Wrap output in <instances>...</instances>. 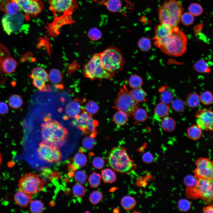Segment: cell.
<instances>
[{
	"instance_id": "58",
	"label": "cell",
	"mask_w": 213,
	"mask_h": 213,
	"mask_svg": "<svg viewBox=\"0 0 213 213\" xmlns=\"http://www.w3.org/2000/svg\"><path fill=\"white\" fill-rule=\"evenodd\" d=\"M9 107L7 103L4 102H0V114H4L7 113Z\"/></svg>"
},
{
	"instance_id": "6",
	"label": "cell",
	"mask_w": 213,
	"mask_h": 213,
	"mask_svg": "<svg viewBox=\"0 0 213 213\" xmlns=\"http://www.w3.org/2000/svg\"><path fill=\"white\" fill-rule=\"evenodd\" d=\"M99 54L101 64L108 71L115 74L122 70L125 61L121 52L118 48L110 46Z\"/></svg>"
},
{
	"instance_id": "27",
	"label": "cell",
	"mask_w": 213,
	"mask_h": 213,
	"mask_svg": "<svg viewBox=\"0 0 213 213\" xmlns=\"http://www.w3.org/2000/svg\"><path fill=\"white\" fill-rule=\"evenodd\" d=\"M188 137L193 140L199 139L202 135V130L197 125H191L187 130Z\"/></svg>"
},
{
	"instance_id": "62",
	"label": "cell",
	"mask_w": 213,
	"mask_h": 213,
	"mask_svg": "<svg viewBox=\"0 0 213 213\" xmlns=\"http://www.w3.org/2000/svg\"><path fill=\"white\" fill-rule=\"evenodd\" d=\"M1 160H2V159H1V154H0V164L1 163Z\"/></svg>"
},
{
	"instance_id": "46",
	"label": "cell",
	"mask_w": 213,
	"mask_h": 213,
	"mask_svg": "<svg viewBox=\"0 0 213 213\" xmlns=\"http://www.w3.org/2000/svg\"><path fill=\"white\" fill-rule=\"evenodd\" d=\"M96 143V141L94 138L90 136L85 137L82 141V144L83 147L88 150L92 149Z\"/></svg>"
},
{
	"instance_id": "23",
	"label": "cell",
	"mask_w": 213,
	"mask_h": 213,
	"mask_svg": "<svg viewBox=\"0 0 213 213\" xmlns=\"http://www.w3.org/2000/svg\"><path fill=\"white\" fill-rule=\"evenodd\" d=\"M10 56V52L7 48L0 43V84L4 82L7 79L2 68V62L5 58Z\"/></svg>"
},
{
	"instance_id": "44",
	"label": "cell",
	"mask_w": 213,
	"mask_h": 213,
	"mask_svg": "<svg viewBox=\"0 0 213 213\" xmlns=\"http://www.w3.org/2000/svg\"><path fill=\"white\" fill-rule=\"evenodd\" d=\"M171 103L172 108L176 112H181L184 109L185 104L181 99H178L173 100Z\"/></svg>"
},
{
	"instance_id": "16",
	"label": "cell",
	"mask_w": 213,
	"mask_h": 213,
	"mask_svg": "<svg viewBox=\"0 0 213 213\" xmlns=\"http://www.w3.org/2000/svg\"><path fill=\"white\" fill-rule=\"evenodd\" d=\"M172 32V28L168 24L160 23L157 26L153 38L154 45L159 48L170 38Z\"/></svg>"
},
{
	"instance_id": "4",
	"label": "cell",
	"mask_w": 213,
	"mask_h": 213,
	"mask_svg": "<svg viewBox=\"0 0 213 213\" xmlns=\"http://www.w3.org/2000/svg\"><path fill=\"white\" fill-rule=\"evenodd\" d=\"M108 161L113 170L120 173H127L136 168V165L124 147L113 148L109 153Z\"/></svg>"
},
{
	"instance_id": "26",
	"label": "cell",
	"mask_w": 213,
	"mask_h": 213,
	"mask_svg": "<svg viewBox=\"0 0 213 213\" xmlns=\"http://www.w3.org/2000/svg\"><path fill=\"white\" fill-rule=\"evenodd\" d=\"M161 125L162 128L164 131L171 132L175 130L176 126L175 121L172 118L165 117L162 120Z\"/></svg>"
},
{
	"instance_id": "51",
	"label": "cell",
	"mask_w": 213,
	"mask_h": 213,
	"mask_svg": "<svg viewBox=\"0 0 213 213\" xmlns=\"http://www.w3.org/2000/svg\"><path fill=\"white\" fill-rule=\"evenodd\" d=\"M32 83L33 86L40 91H49L50 89L46 87V82L38 78H33Z\"/></svg>"
},
{
	"instance_id": "25",
	"label": "cell",
	"mask_w": 213,
	"mask_h": 213,
	"mask_svg": "<svg viewBox=\"0 0 213 213\" xmlns=\"http://www.w3.org/2000/svg\"><path fill=\"white\" fill-rule=\"evenodd\" d=\"M29 76L32 79L38 78L46 82L49 80L48 74L44 69L40 67L33 69Z\"/></svg>"
},
{
	"instance_id": "18",
	"label": "cell",
	"mask_w": 213,
	"mask_h": 213,
	"mask_svg": "<svg viewBox=\"0 0 213 213\" xmlns=\"http://www.w3.org/2000/svg\"><path fill=\"white\" fill-rule=\"evenodd\" d=\"M84 100L81 101L76 99L70 101L66 106L65 109L66 114L63 117V119L66 120L70 118L74 119L78 118L82 111L83 106L81 105L85 101Z\"/></svg>"
},
{
	"instance_id": "61",
	"label": "cell",
	"mask_w": 213,
	"mask_h": 213,
	"mask_svg": "<svg viewBox=\"0 0 213 213\" xmlns=\"http://www.w3.org/2000/svg\"><path fill=\"white\" fill-rule=\"evenodd\" d=\"M120 212V210L119 209L117 208H115L113 210V212L114 213H119Z\"/></svg>"
},
{
	"instance_id": "43",
	"label": "cell",
	"mask_w": 213,
	"mask_h": 213,
	"mask_svg": "<svg viewBox=\"0 0 213 213\" xmlns=\"http://www.w3.org/2000/svg\"><path fill=\"white\" fill-rule=\"evenodd\" d=\"M189 12L194 16H198L203 12V9L202 6L197 3L191 4L188 8Z\"/></svg>"
},
{
	"instance_id": "1",
	"label": "cell",
	"mask_w": 213,
	"mask_h": 213,
	"mask_svg": "<svg viewBox=\"0 0 213 213\" xmlns=\"http://www.w3.org/2000/svg\"><path fill=\"white\" fill-rule=\"evenodd\" d=\"M48 3L54 18L46 28L50 36H55L59 34L62 27L75 23L72 15L78 7V2L77 0H48Z\"/></svg>"
},
{
	"instance_id": "42",
	"label": "cell",
	"mask_w": 213,
	"mask_h": 213,
	"mask_svg": "<svg viewBox=\"0 0 213 213\" xmlns=\"http://www.w3.org/2000/svg\"><path fill=\"white\" fill-rule=\"evenodd\" d=\"M138 45L142 51H148L151 48V39L147 37H142L138 41Z\"/></svg>"
},
{
	"instance_id": "38",
	"label": "cell",
	"mask_w": 213,
	"mask_h": 213,
	"mask_svg": "<svg viewBox=\"0 0 213 213\" xmlns=\"http://www.w3.org/2000/svg\"><path fill=\"white\" fill-rule=\"evenodd\" d=\"M130 86L132 88H141L143 84L142 78L136 74L132 75L130 76L128 80Z\"/></svg>"
},
{
	"instance_id": "30",
	"label": "cell",
	"mask_w": 213,
	"mask_h": 213,
	"mask_svg": "<svg viewBox=\"0 0 213 213\" xmlns=\"http://www.w3.org/2000/svg\"><path fill=\"white\" fill-rule=\"evenodd\" d=\"M101 175L103 181L106 183H112L116 180L115 173L110 169L106 168L102 170Z\"/></svg>"
},
{
	"instance_id": "35",
	"label": "cell",
	"mask_w": 213,
	"mask_h": 213,
	"mask_svg": "<svg viewBox=\"0 0 213 213\" xmlns=\"http://www.w3.org/2000/svg\"><path fill=\"white\" fill-rule=\"evenodd\" d=\"M200 102L199 96L196 93H191L187 96L186 103L190 107L194 108L198 107Z\"/></svg>"
},
{
	"instance_id": "7",
	"label": "cell",
	"mask_w": 213,
	"mask_h": 213,
	"mask_svg": "<svg viewBox=\"0 0 213 213\" xmlns=\"http://www.w3.org/2000/svg\"><path fill=\"white\" fill-rule=\"evenodd\" d=\"M83 72L84 76L91 80L96 79L112 80L115 74L106 70L103 66L99 53L94 54L84 65Z\"/></svg>"
},
{
	"instance_id": "19",
	"label": "cell",
	"mask_w": 213,
	"mask_h": 213,
	"mask_svg": "<svg viewBox=\"0 0 213 213\" xmlns=\"http://www.w3.org/2000/svg\"><path fill=\"white\" fill-rule=\"evenodd\" d=\"M0 8L5 14L12 15L18 13L20 9L17 3L11 0H1Z\"/></svg>"
},
{
	"instance_id": "37",
	"label": "cell",
	"mask_w": 213,
	"mask_h": 213,
	"mask_svg": "<svg viewBox=\"0 0 213 213\" xmlns=\"http://www.w3.org/2000/svg\"><path fill=\"white\" fill-rule=\"evenodd\" d=\"M8 104L11 108L14 109H18L23 104L22 99L19 95H13L9 98Z\"/></svg>"
},
{
	"instance_id": "8",
	"label": "cell",
	"mask_w": 213,
	"mask_h": 213,
	"mask_svg": "<svg viewBox=\"0 0 213 213\" xmlns=\"http://www.w3.org/2000/svg\"><path fill=\"white\" fill-rule=\"evenodd\" d=\"M186 194L189 198H200L210 204L213 199V179L198 178L195 185L187 187Z\"/></svg>"
},
{
	"instance_id": "24",
	"label": "cell",
	"mask_w": 213,
	"mask_h": 213,
	"mask_svg": "<svg viewBox=\"0 0 213 213\" xmlns=\"http://www.w3.org/2000/svg\"><path fill=\"white\" fill-rule=\"evenodd\" d=\"M99 2L104 5L109 11L112 12H118L122 8V4L120 0H105Z\"/></svg>"
},
{
	"instance_id": "20",
	"label": "cell",
	"mask_w": 213,
	"mask_h": 213,
	"mask_svg": "<svg viewBox=\"0 0 213 213\" xmlns=\"http://www.w3.org/2000/svg\"><path fill=\"white\" fill-rule=\"evenodd\" d=\"M14 199L15 203L22 207H26L33 200L31 196L19 190L14 194Z\"/></svg>"
},
{
	"instance_id": "22",
	"label": "cell",
	"mask_w": 213,
	"mask_h": 213,
	"mask_svg": "<svg viewBox=\"0 0 213 213\" xmlns=\"http://www.w3.org/2000/svg\"><path fill=\"white\" fill-rule=\"evenodd\" d=\"M17 66L16 61L12 57H9L5 58L3 60L2 68L5 74H10L15 70Z\"/></svg>"
},
{
	"instance_id": "60",
	"label": "cell",
	"mask_w": 213,
	"mask_h": 213,
	"mask_svg": "<svg viewBox=\"0 0 213 213\" xmlns=\"http://www.w3.org/2000/svg\"><path fill=\"white\" fill-rule=\"evenodd\" d=\"M203 24H200L195 26L194 28V30L196 33H200L202 28Z\"/></svg>"
},
{
	"instance_id": "55",
	"label": "cell",
	"mask_w": 213,
	"mask_h": 213,
	"mask_svg": "<svg viewBox=\"0 0 213 213\" xmlns=\"http://www.w3.org/2000/svg\"><path fill=\"white\" fill-rule=\"evenodd\" d=\"M197 179L195 176L191 175H188L184 179V183L187 187H193L196 184Z\"/></svg>"
},
{
	"instance_id": "5",
	"label": "cell",
	"mask_w": 213,
	"mask_h": 213,
	"mask_svg": "<svg viewBox=\"0 0 213 213\" xmlns=\"http://www.w3.org/2000/svg\"><path fill=\"white\" fill-rule=\"evenodd\" d=\"M188 38L177 26L172 28V32L169 39L160 48L164 53L169 56L180 57L187 50Z\"/></svg>"
},
{
	"instance_id": "21",
	"label": "cell",
	"mask_w": 213,
	"mask_h": 213,
	"mask_svg": "<svg viewBox=\"0 0 213 213\" xmlns=\"http://www.w3.org/2000/svg\"><path fill=\"white\" fill-rule=\"evenodd\" d=\"M160 93L159 98L161 102L169 104L171 103L174 98L173 93L170 88L167 86H162L159 89Z\"/></svg>"
},
{
	"instance_id": "47",
	"label": "cell",
	"mask_w": 213,
	"mask_h": 213,
	"mask_svg": "<svg viewBox=\"0 0 213 213\" xmlns=\"http://www.w3.org/2000/svg\"><path fill=\"white\" fill-rule=\"evenodd\" d=\"M73 175L76 182L81 185L85 183L87 178V174L82 170L76 171Z\"/></svg>"
},
{
	"instance_id": "31",
	"label": "cell",
	"mask_w": 213,
	"mask_h": 213,
	"mask_svg": "<svg viewBox=\"0 0 213 213\" xmlns=\"http://www.w3.org/2000/svg\"><path fill=\"white\" fill-rule=\"evenodd\" d=\"M128 117L125 112L118 110L114 115L112 121L116 125L122 126L125 125L128 122Z\"/></svg>"
},
{
	"instance_id": "9",
	"label": "cell",
	"mask_w": 213,
	"mask_h": 213,
	"mask_svg": "<svg viewBox=\"0 0 213 213\" xmlns=\"http://www.w3.org/2000/svg\"><path fill=\"white\" fill-rule=\"evenodd\" d=\"M138 106V103L133 98L126 85H123L120 88L113 108L131 117Z\"/></svg>"
},
{
	"instance_id": "28",
	"label": "cell",
	"mask_w": 213,
	"mask_h": 213,
	"mask_svg": "<svg viewBox=\"0 0 213 213\" xmlns=\"http://www.w3.org/2000/svg\"><path fill=\"white\" fill-rule=\"evenodd\" d=\"M154 112L156 116L164 118L167 116L169 114L170 107L167 104L161 102L156 105L154 108Z\"/></svg>"
},
{
	"instance_id": "12",
	"label": "cell",
	"mask_w": 213,
	"mask_h": 213,
	"mask_svg": "<svg viewBox=\"0 0 213 213\" xmlns=\"http://www.w3.org/2000/svg\"><path fill=\"white\" fill-rule=\"evenodd\" d=\"M15 2L24 12L27 20L30 17H36L42 11L44 7L42 0H11Z\"/></svg>"
},
{
	"instance_id": "48",
	"label": "cell",
	"mask_w": 213,
	"mask_h": 213,
	"mask_svg": "<svg viewBox=\"0 0 213 213\" xmlns=\"http://www.w3.org/2000/svg\"><path fill=\"white\" fill-rule=\"evenodd\" d=\"M86 192L85 188L81 184L78 183L75 185L72 188L73 195L78 198L83 197L85 195Z\"/></svg>"
},
{
	"instance_id": "59",
	"label": "cell",
	"mask_w": 213,
	"mask_h": 213,
	"mask_svg": "<svg viewBox=\"0 0 213 213\" xmlns=\"http://www.w3.org/2000/svg\"><path fill=\"white\" fill-rule=\"evenodd\" d=\"M213 206L210 205L204 207L203 209L204 213H212L213 211Z\"/></svg>"
},
{
	"instance_id": "15",
	"label": "cell",
	"mask_w": 213,
	"mask_h": 213,
	"mask_svg": "<svg viewBox=\"0 0 213 213\" xmlns=\"http://www.w3.org/2000/svg\"><path fill=\"white\" fill-rule=\"evenodd\" d=\"M197 125L202 130H213V115L210 109H202L198 110L195 115Z\"/></svg>"
},
{
	"instance_id": "40",
	"label": "cell",
	"mask_w": 213,
	"mask_h": 213,
	"mask_svg": "<svg viewBox=\"0 0 213 213\" xmlns=\"http://www.w3.org/2000/svg\"><path fill=\"white\" fill-rule=\"evenodd\" d=\"M133 115L135 120L139 122H144L148 117L146 111L143 109L138 108L135 109Z\"/></svg>"
},
{
	"instance_id": "57",
	"label": "cell",
	"mask_w": 213,
	"mask_h": 213,
	"mask_svg": "<svg viewBox=\"0 0 213 213\" xmlns=\"http://www.w3.org/2000/svg\"><path fill=\"white\" fill-rule=\"evenodd\" d=\"M142 159L145 163L149 164L151 163L153 161V156L151 153L147 152L143 155Z\"/></svg>"
},
{
	"instance_id": "41",
	"label": "cell",
	"mask_w": 213,
	"mask_h": 213,
	"mask_svg": "<svg viewBox=\"0 0 213 213\" xmlns=\"http://www.w3.org/2000/svg\"><path fill=\"white\" fill-rule=\"evenodd\" d=\"M101 177L100 175L96 172H93L89 176L88 180L91 187L96 188L101 184Z\"/></svg>"
},
{
	"instance_id": "53",
	"label": "cell",
	"mask_w": 213,
	"mask_h": 213,
	"mask_svg": "<svg viewBox=\"0 0 213 213\" xmlns=\"http://www.w3.org/2000/svg\"><path fill=\"white\" fill-rule=\"evenodd\" d=\"M103 197L102 195L101 192L96 191L90 194L89 199L91 203L95 205L98 204L101 200Z\"/></svg>"
},
{
	"instance_id": "63",
	"label": "cell",
	"mask_w": 213,
	"mask_h": 213,
	"mask_svg": "<svg viewBox=\"0 0 213 213\" xmlns=\"http://www.w3.org/2000/svg\"></svg>"
},
{
	"instance_id": "33",
	"label": "cell",
	"mask_w": 213,
	"mask_h": 213,
	"mask_svg": "<svg viewBox=\"0 0 213 213\" xmlns=\"http://www.w3.org/2000/svg\"><path fill=\"white\" fill-rule=\"evenodd\" d=\"M82 153L80 152L76 154L74 157L73 164L77 169L84 167L87 162L86 156Z\"/></svg>"
},
{
	"instance_id": "54",
	"label": "cell",
	"mask_w": 213,
	"mask_h": 213,
	"mask_svg": "<svg viewBox=\"0 0 213 213\" xmlns=\"http://www.w3.org/2000/svg\"><path fill=\"white\" fill-rule=\"evenodd\" d=\"M92 165L96 169H100L102 168L105 164L104 159L100 157H95L92 161Z\"/></svg>"
},
{
	"instance_id": "3",
	"label": "cell",
	"mask_w": 213,
	"mask_h": 213,
	"mask_svg": "<svg viewBox=\"0 0 213 213\" xmlns=\"http://www.w3.org/2000/svg\"><path fill=\"white\" fill-rule=\"evenodd\" d=\"M184 10L181 3L176 0L164 2L158 9L160 23L168 24L172 28L178 26Z\"/></svg>"
},
{
	"instance_id": "50",
	"label": "cell",
	"mask_w": 213,
	"mask_h": 213,
	"mask_svg": "<svg viewBox=\"0 0 213 213\" xmlns=\"http://www.w3.org/2000/svg\"><path fill=\"white\" fill-rule=\"evenodd\" d=\"M194 20L193 16L189 12H186L182 14L180 21L184 25L189 26L193 24Z\"/></svg>"
},
{
	"instance_id": "52",
	"label": "cell",
	"mask_w": 213,
	"mask_h": 213,
	"mask_svg": "<svg viewBox=\"0 0 213 213\" xmlns=\"http://www.w3.org/2000/svg\"><path fill=\"white\" fill-rule=\"evenodd\" d=\"M88 36L90 39L93 41L99 40L102 37V33L100 30L96 28H93L88 32Z\"/></svg>"
},
{
	"instance_id": "2",
	"label": "cell",
	"mask_w": 213,
	"mask_h": 213,
	"mask_svg": "<svg viewBox=\"0 0 213 213\" xmlns=\"http://www.w3.org/2000/svg\"><path fill=\"white\" fill-rule=\"evenodd\" d=\"M41 133L42 142L59 149L67 140L68 131L58 121L51 119L41 124Z\"/></svg>"
},
{
	"instance_id": "36",
	"label": "cell",
	"mask_w": 213,
	"mask_h": 213,
	"mask_svg": "<svg viewBox=\"0 0 213 213\" xmlns=\"http://www.w3.org/2000/svg\"><path fill=\"white\" fill-rule=\"evenodd\" d=\"M49 79L52 83L57 84L60 83L62 79L61 72L56 69H51L48 74Z\"/></svg>"
},
{
	"instance_id": "32",
	"label": "cell",
	"mask_w": 213,
	"mask_h": 213,
	"mask_svg": "<svg viewBox=\"0 0 213 213\" xmlns=\"http://www.w3.org/2000/svg\"><path fill=\"white\" fill-rule=\"evenodd\" d=\"M137 202L133 197L126 196L123 197L121 200V204L125 210H130L133 209L136 206Z\"/></svg>"
},
{
	"instance_id": "14",
	"label": "cell",
	"mask_w": 213,
	"mask_h": 213,
	"mask_svg": "<svg viewBox=\"0 0 213 213\" xmlns=\"http://www.w3.org/2000/svg\"><path fill=\"white\" fill-rule=\"evenodd\" d=\"M195 176L197 179H213V162L209 158L201 157L195 162Z\"/></svg>"
},
{
	"instance_id": "39",
	"label": "cell",
	"mask_w": 213,
	"mask_h": 213,
	"mask_svg": "<svg viewBox=\"0 0 213 213\" xmlns=\"http://www.w3.org/2000/svg\"><path fill=\"white\" fill-rule=\"evenodd\" d=\"M30 204V210L32 213H40L43 211L44 205L40 200H32Z\"/></svg>"
},
{
	"instance_id": "45",
	"label": "cell",
	"mask_w": 213,
	"mask_h": 213,
	"mask_svg": "<svg viewBox=\"0 0 213 213\" xmlns=\"http://www.w3.org/2000/svg\"><path fill=\"white\" fill-rule=\"evenodd\" d=\"M199 97L200 102L205 105H210L213 101V95L209 91H204L199 96Z\"/></svg>"
},
{
	"instance_id": "49",
	"label": "cell",
	"mask_w": 213,
	"mask_h": 213,
	"mask_svg": "<svg viewBox=\"0 0 213 213\" xmlns=\"http://www.w3.org/2000/svg\"><path fill=\"white\" fill-rule=\"evenodd\" d=\"M85 109L89 114H92L96 113L99 109L97 104L92 100L89 101L86 104Z\"/></svg>"
},
{
	"instance_id": "11",
	"label": "cell",
	"mask_w": 213,
	"mask_h": 213,
	"mask_svg": "<svg viewBox=\"0 0 213 213\" xmlns=\"http://www.w3.org/2000/svg\"><path fill=\"white\" fill-rule=\"evenodd\" d=\"M43 185L38 175L30 173L21 177L18 186L19 190L31 196L42 191Z\"/></svg>"
},
{
	"instance_id": "10",
	"label": "cell",
	"mask_w": 213,
	"mask_h": 213,
	"mask_svg": "<svg viewBox=\"0 0 213 213\" xmlns=\"http://www.w3.org/2000/svg\"><path fill=\"white\" fill-rule=\"evenodd\" d=\"M25 19L26 20L25 14L19 12L14 15L5 14L1 20L4 31L8 35L26 31Z\"/></svg>"
},
{
	"instance_id": "13",
	"label": "cell",
	"mask_w": 213,
	"mask_h": 213,
	"mask_svg": "<svg viewBox=\"0 0 213 213\" xmlns=\"http://www.w3.org/2000/svg\"><path fill=\"white\" fill-rule=\"evenodd\" d=\"M59 149L42 142L39 144L37 152L42 159L49 163L57 162L62 157Z\"/></svg>"
},
{
	"instance_id": "34",
	"label": "cell",
	"mask_w": 213,
	"mask_h": 213,
	"mask_svg": "<svg viewBox=\"0 0 213 213\" xmlns=\"http://www.w3.org/2000/svg\"><path fill=\"white\" fill-rule=\"evenodd\" d=\"M193 68L195 71L200 73H209L210 71L207 62L202 59L196 62L193 65Z\"/></svg>"
},
{
	"instance_id": "29",
	"label": "cell",
	"mask_w": 213,
	"mask_h": 213,
	"mask_svg": "<svg viewBox=\"0 0 213 213\" xmlns=\"http://www.w3.org/2000/svg\"><path fill=\"white\" fill-rule=\"evenodd\" d=\"M130 92L133 98L137 102L146 101V93L142 88H139L132 89Z\"/></svg>"
},
{
	"instance_id": "17",
	"label": "cell",
	"mask_w": 213,
	"mask_h": 213,
	"mask_svg": "<svg viewBox=\"0 0 213 213\" xmlns=\"http://www.w3.org/2000/svg\"><path fill=\"white\" fill-rule=\"evenodd\" d=\"M92 117V114L88 113L85 110V108L83 107L81 113L78 118L71 122V125L76 127L81 130L82 135H87V127Z\"/></svg>"
},
{
	"instance_id": "56",
	"label": "cell",
	"mask_w": 213,
	"mask_h": 213,
	"mask_svg": "<svg viewBox=\"0 0 213 213\" xmlns=\"http://www.w3.org/2000/svg\"><path fill=\"white\" fill-rule=\"evenodd\" d=\"M191 206L189 202L186 199H181L178 203V207L180 210L186 211L188 210Z\"/></svg>"
}]
</instances>
